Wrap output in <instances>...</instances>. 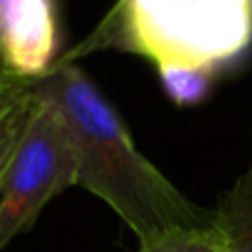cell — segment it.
Returning <instances> with one entry per match:
<instances>
[{
	"label": "cell",
	"mask_w": 252,
	"mask_h": 252,
	"mask_svg": "<svg viewBox=\"0 0 252 252\" xmlns=\"http://www.w3.org/2000/svg\"><path fill=\"white\" fill-rule=\"evenodd\" d=\"M32 98L54 103L74 135L79 186L105 201L140 243L176 228H213V211L191 203L132 142L127 125L74 62L30 79Z\"/></svg>",
	"instance_id": "6da1fadb"
},
{
	"label": "cell",
	"mask_w": 252,
	"mask_h": 252,
	"mask_svg": "<svg viewBox=\"0 0 252 252\" xmlns=\"http://www.w3.org/2000/svg\"><path fill=\"white\" fill-rule=\"evenodd\" d=\"M27 81L30 79H15L0 95V189L32 110V95L27 91Z\"/></svg>",
	"instance_id": "8992f818"
},
{
	"label": "cell",
	"mask_w": 252,
	"mask_h": 252,
	"mask_svg": "<svg viewBox=\"0 0 252 252\" xmlns=\"http://www.w3.org/2000/svg\"><path fill=\"white\" fill-rule=\"evenodd\" d=\"M252 44V0H118L62 62L98 49L140 54L157 74L213 76Z\"/></svg>",
	"instance_id": "7a4b0ae2"
},
{
	"label": "cell",
	"mask_w": 252,
	"mask_h": 252,
	"mask_svg": "<svg viewBox=\"0 0 252 252\" xmlns=\"http://www.w3.org/2000/svg\"><path fill=\"white\" fill-rule=\"evenodd\" d=\"M57 12L52 0H0V74L44 76L57 54Z\"/></svg>",
	"instance_id": "277c9868"
},
{
	"label": "cell",
	"mask_w": 252,
	"mask_h": 252,
	"mask_svg": "<svg viewBox=\"0 0 252 252\" xmlns=\"http://www.w3.org/2000/svg\"><path fill=\"white\" fill-rule=\"evenodd\" d=\"M213 225L223 252H252V159L213 211Z\"/></svg>",
	"instance_id": "5b68a950"
},
{
	"label": "cell",
	"mask_w": 252,
	"mask_h": 252,
	"mask_svg": "<svg viewBox=\"0 0 252 252\" xmlns=\"http://www.w3.org/2000/svg\"><path fill=\"white\" fill-rule=\"evenodd\" d=\"M137 252H223L216 225L213 228H176L140 243Z\"/></svg>",
	"instance_id": "52a82bcc"
},
{
	"label": "cell",
	"mask_w": 252,
	"mask_h": 252,
	"mask_svg": "<svg viewBox=\"0 0 252 252\" xmlns=\"http://www.w3.org/2000/svg\"><path fill=\"white\" fill-rule=\"evenodd\" d=\"M12 81H15V79H10V76H2V74H0V95L7 91V86L12 84Z\"/></svg>",
	"instance_id": "ba28073f"
},
{
	"label": "cell",
	"mask_w": 252,
	"mask_h": 252,
	"mask_svg": "<svg viewBox=\"0 0 252 252\" xmlns=\"http://www.w3.org/2000/svg\"><path fill=\"white\" fill-rule=\"evenodd\" d=\"M74 184H79V157L69 123L54 103L32 98L22 140L0 189V252Z\"/></svg>",
	"instance_id": "3957f363"
}]
</instances>
